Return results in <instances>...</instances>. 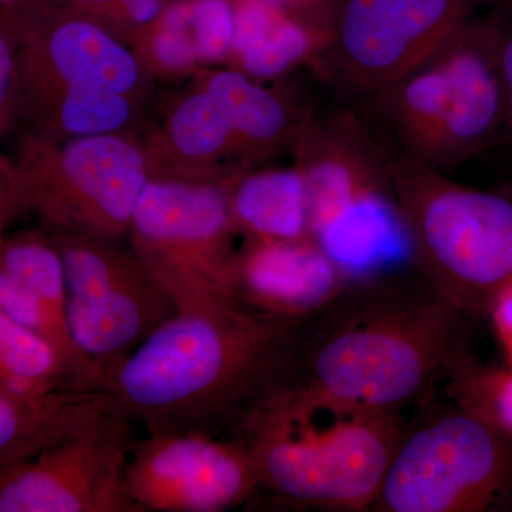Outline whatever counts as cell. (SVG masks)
I'll use <instances>...</instances> for the list:
<instances>
[{
	"instance_id": "cell-1",
	"label": "cell",
	"mask_w": 512,
	"mask_h": 512,
	"mask_svg": "<svg viewBox=\"0 0 512 512\" xmlns=\"http://www.w3.org/2000/svg\"><path fill=\"white\" fill-rule=\"evenodd\" d=\"M359 279L296 322L276 390L397 413L426 400L467 355V316L421 274Z\"/></svg>"
},
{
	"instance_id": "cell-2",
	"label": "cell",
	"mask_w": 512,
	"mask_h": 512,
	"mask_svg": "<svg viewBox=\"0 0 512 512\" xmlns=\"http://www.w3.org/2000/svg\"><path fill=\"white\" fill-rule=\"evenodd\" d=\"M296 322L235 298L177 312L111 370L99 393L146 433L234 431L281 386Z\"/></svg>"
},
{
	"instance_id": "cell-3",
	"label": "cell",
	"mask_w": 512,
	"mask_h": 512,
	"mask_svg": "<svg viewBox=\"0 0 512 512\" xmlns=\"http://www.w3.org/2000/svg\"><path fill=\"white\" fill-rule=\"evenodd\" d=\"M259 490L301 507H373L403 430L396 412L348 406L281 389L234 430Z\"/></svg>"
},
{
	"instance_id": "cell-4",
	"label": "cell",
	"mask_w": 512,
	"mask_h": 512,
	"mask_svg": "<svg viewBox=\"0 0 512 512\" xmlns=\"http://www.w3.org/2000/svg\"><path fill=\"white\" fill-rule=\"evenodd\" d=\"M394 201L421 275L467 318L512 282V201L453 183L409 157L390 164Z\"/></svg>"
},
{
	"instance_id": "cell-5",
	"label": "cell",
	"mask_w": 512,
	"mask_h": 512,
	"mask_svg": "<svg viewBox=\"0 0 512 512\" xmlns=\"http://www.w3.org/2000/svg\"><path fill=\"white\" fill-rule=\"evenodd\" d=\"M501 37L497 20L473 18L379 93L404 156L443 171L477 156L504 128Z\"/></svg>"
},
{
	"instance_id": "cell-6",
	"label": "cell",
	"mask_w": 512,
	"mask_h": 512,
	"mask_svg": "<svg viewBox=\"0 0 512 512\" xmlns=\"http://www.w3.org/2000/svg\"><path fill=\"white\" fill-rule=\"evenodd\" d=\"M511 491L512 440L456 404L403 430L372 508L483 512Z\"/></svg>"
},
{
	"instance_id": "cell-7",
	"label": "cell",
	"mask_w": 512,
	"mask_h": 512,
	"mask_svg": "<svg viewBox=\"0 0 512 512\" xmlns=\"http://www.w3.org/2000/svg\"><path fill=\"white\" fill-rule=\"evenodd\" d=\"M235 232L222 185L148 180L127 234L134 254L185 312L234 298Z\"/></svg>"
},
{
	"instance_id": "cell-8",
	"label": "cell",
	"mask_w": 512,
	"mask_h": 512,
	"mask_svg": "<svg viewBox=\"0 0 512 512\" xmlns=\"http://www.w3.org/2000/svg\"><path fill=\"white\" fill-rule=\"evenodd\" d=\"M52 242L62 259L73 340L106 380L173 318L177 306L133 249L117 247V239L56 232Z\"/></svg>"
},
{
	"instance_id": "cell-9",
	"label": "cell",
	"mask_w": 512,
	"mask_h": 512,
	"mask_svg": "<svg viewBox=\"0 0 512 512\" xmlns=\"http://www.w3.org/2000/svg\"><path fill=\"white\" fill-rule=\"evenodd\" d=\"M133 427L109 409L35 456L0 467V512H141L126 480Z\"/></svg>"
},
{
	"instance_id": "cell-10",
	"label": "cell",
	"mask_w": 512,
	"mask_h": 512,
	"mask_svg": "<svg viewBox=\"0 0 512 512\" xmlns=\"http://www.w3.org/2000/svg\"><path fill=\"white\" fill-rule=\"evenodd\" d=\"M490 0H342L325 55L343 86L377 93L413 72Z\"/></svg>"
},
{
	"instance_id": "cell-11",
	"label": "cell",
	"mask_w": 512,
	"mask_h": 512,
	"mask_svg": "<svg viewBox=\"0 0 512 512\" xmlns=\"http://www.w3.org/2000/svg\"><path fill=\"white\" fill-rule=\"evenodd\" d=\"M147 183L146 161L134 144L113 134L77 137L30 175L23 200L56 232L119 241Z\"/></svg>"
},
{
	"instance_id": "cell-12",
	"label": "cell",
	"mask_w": 512,
	"mask_h": 512,
	"mask_svg": "<svg viewBox=\"0 0 512 512\" xmlns=\"http://www.w3.org/2000/svg\"><path fill=\"white\" fill-rule=\"evenodd\" d=\"M126 480L141 512L227 511L259 490L247 448L204 433H146L131 450Z\"/></svg>"
},
{
	"instance_id": "cell-13",
	"label": "cell",
	"mask_w": 512,
	"mask_h": 512,
	"mask_svg": "<svg viewBox=\"0 0 512 512\" xmlns=\"http://www.w3.org/2000/svg\"><path fill=\"white\" fill-rule=\"evenodd\" d=\"M296 143L313 239L366 195L392 190L390 161L352 114L306 121Z\"/></svg>"
},
{
	"instance_id": "cell-14",
	"label": "cell",
	"mask_w": 512,
	"mask_h": 512,
	"mask_svg": "<svg viewBox=\"0 0 512 512\" xmlns=\"http://www.w3.org/2000/svg\"><path fill=\"white\" fill-rule=\"evenodd\" d=\"M349 282L313 238H249L232 268L237 301L288 320H302L325 308Z\"/></svg>"
},
{
	"instance_id": "cell-15",
	"label": "cell",
	"mask_w": 512,
	"mask_h": 512,
	"mask_svg": "<svg viewBox=\"0 0 512 512\" xmlns=\"http://www.w3.org/2000/svg\"><path fill=\"white\" fill-rule=\"evenodd\" d=\"M315 241L350 279L375 275L383 265L412 256L409 232L392 190L366 195Z\"/></svg>"
},
{
	"instance_id": "cell-16",
	"label": "cell",
	"mask_w": 512,
	"mask_h": 512,
	"mask_svg": "<svg viewBox=\"0 0 512 512\" xmlns=\"http://www.w3.org/2000/svg\"><path fill=\"white\" fill-rule=\"evenodd\" d=\"M46 46L49 62L66 87L126 96L140 79L136 57L90 20H56Z\"/></svg>"
},
{
	"instance_id": "cell-17",
	"label": "cell",
	"mask_w": 512,
	"mask_h": 512,
	"mask_svg": "<svg viewBox=\"0 0 512 512\" xmlns=\"http://www.w3.org/2000/svg\"><path fill=\"white\" fill-rule=\"evenodd\" d=\"M109 409L101 393L63 390L36 403L0 396V467L35 456Z\"/></svg>"
},
{
	"instance_id": "cell-18",
	"label": "cell",
	"mask_w": 512,
	"mask_h": 512,
	"mask_svg": "<svg viewBox=\"0 0 512 512\" xmlns=\"http://www.w3.org/2000/svg\"><path fill=\"white\" fill-rule=\"evenodd\" d=\"M228 195L237 232L261 239L312 238L305 183L298 167L249 174Z\"/></svg>"
},
{
	"instance_id": "cell-19",
	"label": "cell",
	"mask_w": 512,
	"mask_h": 512,
	"mask_svg": "<svg viewBox=\"0 0 512 512\" xmlns=\"http://www.w3.org/2000/svg\"><path fill=\"white\" fill-rule=\"evenodd\" d=\"M207 92L227 111L234 133L232 147L248 156L272 150L292 134L298 138L306 124H296L284 100L238 70L214 74Z\"/></svg>"
},
{
	"instance_id": "cell-20",
	"label": "cell",
	"mask_w": 512,
	"mask_h": 512,
	"mask_svg": "<svg viewBox=\"0 0 512 512\" xmlns=\"http://www.w3.org/2000/svg\"><path fill=\"white\" fill-rule=\"evenodd\" d=\"M63 390L70 387L55 349L0 311V396L36 403Z\"/></svg>"
},
{
	"instance_id": "cell-21",
	"label": "cell",
	"mask_w": 512,
	"mask_h": 512,
	"mask_svg": "<svg viewBox=\"0 0 512 512\" xmlns=\"http://www.w3.org/2000/svg\"><path fill=\"white\" fill-rule=\"evenodd\" d=\"M333 36L309 28L281 9L264 32L237 56L242 69L256 79H271L312 57L325 55Z\"/></svg>"
},
{
	"instance_id": "cell-22",
	"label": "cell",
	"mask_w": 512,
	"mask_h": 512,
	"mask_svg": "<svg viewBox=\"0 0 512 512\" xmlns=\"http://www.w3.org/2000/svg\"><path fill=\"white\" fill-rule=\"evenodd\" d=\"M447 380L454 403L512 440V370L481 365L467 353Z\"/></svg>"
},
{
	"instance_id": "cell-23",
	"label": "cell",
	"mask_w": 512,
	"mask_h": 512,
	"mask_svg": "<svg viewBox=\"0 0 512 512\" xmlns=\"http://www.w3.org/2000/svg\"><path fill=\"white\" fill-rule=\"evenodd\" d=\"M170 131L175 148L195 160L218 156L234 140L227 111L208 92L195 94L178 106Z\"/></svg>"
},
{
	"instance_id": "cell-24",
	"label": "cell",
	"mask_w": 512,
	"mask_h": 512,
	"mask_svg": "<svg viewBox=\"0 0 512 512\" xmlns=\"http://www.w3.org/2000/svg\"><path fill=\"white\" fill-rule=\"evenodd\" d=\"M131 116L124 94L66 87L57 117L64 131L76 137L107 136L126 126Z\"/></svg>"
},
{
	"instance_id": "cell-25",
	"label": "cell",
	"mask_w": 512,
	"mask_h": 512,
	"mask_svg": "<svg viewBox=\"0 0 512 512\" xmlns=\"http://www.w3.org/2000/svg\"><path fill=\"white\" fill-rule=\"evenodd\" d=\"M190 29L202 60L231 53L234 39L232 0H190Z\"/></svg>"
},
{
	"instance_id": "cell-26",
	"label": "cell",
	"mask_w": 512,
	"mask_h": 512,
	"mask_svg": "<svg viewBox=\"0 0 512 512\" xmlns=\"http://www.w3.org/2000/svg\"><path fill=\"white\" fill-rule=\"evenodd\" d=\"M153 46L156 59L168 69H183L200 60L190 29V0L164 9Z\"/></svg>"
},
{
	"instance_id": "cell-27",
	"label": "cell",
	"mask_w": 512,
	"mask_h": 512,
	"mask_svg": "<svg viewBox=\"0 0 512 512\" xmlns=\"http://www.w3.org/2000/svg\"><path fill=\"white\" fill-rule=\"evenodd\" d=\"M309 28L335 36L342 0H271Z\"/></svg>"
},
{
	"instance_id": "cell-28",
	"label": "cell",
	"mask_w": 512,
	"mask_h": 512,
	"mask_svg": "<svg viewBox=\"0 0 512 512\" xmlns=\"http://www.w3.org/2000/svg\"><path fill=\"white\" fill-rule=\"evenodd\" d=\"M488 315L493 319L495 330L510 359L512 370V282L505 286L500 295L495 298Z\"/></svg>"
},
{
	"instance_id": "cell-29",
	"label": "cell",
	"mask_w": 512,
	"mask_h": 512,
	"mask_svg": "<svg viewBox=\"0 0 512 512\" xmlns=\"http://www.w3.org/2000/svg\"><path fill=\"white\" fill-rule=\"evenodd\" d=\"M501 84L504 93V128H507L512 140V33L501 37L500 53H498Z\"/></svg>"
},
{
	"instance_id": "cell-30",
	"label": "cell",
	"mask_w": 512,
	"mask_h": 512,
	"mask_svg": "<svg viewBox=\"0 0 512 512\" xmlns=\"http://www.w3.org/2000/svg\"><path fill=\"white\" fill-rule=\"evenodd\" d=\"M113 6H119L124 15L137 25L153 23L154 20L160 19L165 9L164 0H123Z\"/></svg>"
},
{
	"instance_id": "cell-31",
	"label": "cell",
	"mask_w": 512,
	"mask_h": 512,
	"mask_svg": "<svg viewBox=\"0 0 512 512\" xmlns=\"http://www.w3.org/2000/svg\"><path fill=\"white\" fill-rule=\"evenodd\" d=\"M10 46L12 43L8 37V30L0 26V110L9 99L15 76V57Z\"/></svg>"
},
{
	"instance_id": "cell-32",
	"label": "cell",
	"mask_w": 512,
	"mask_h": 512,
	"mask_svg": "<svg viewBox=\"0 0 512 512\" xmlns=\"http://www.w3.org/2000/svg\"><path fill=\"white\" fill-rule=\"evenodd\" d=\"M74 2L87 6H113L116 3L123 2V0H74Z\"/></svg>"
},
{
	"instance_id": "cell-33",
	"label": "cell",
	"mask_w": 512,
	"mask_h": 512,
	"mask_svg": "<svg viewBox=\"0 0 512 512\" xmlns=\"http://www.w3.org/2000/svg\"><path fill=\"white\" fill-rule=\"evenodd\" d=\"M26 2V0H0V5L8 6V8H12V6L19 5V3Z\"/></svg>"
},
{
	"instance_id": "cell-34",
	"label": "cell",
	"mask_w": 512,
	"mask_h": 512,
	"mask_svg": "<svg viewBox=\"0 0 512 512\" xmlns=\"http://www.w3.org/2000/svg\"><path fill=\"white\" fill-rule=\"evenodd\" d=\"M508 504H510L511 507H512V491H511V494H510V498H508Z\"/></svg>"
},
{
	"instance_id": "cell-35",
	"label": "cell",
	"mask_w": 512,
	"mask_h": 512,
	"mask_svg": "<svg viewBox=\"0 0 512 512\" xmlns=\"http://www.w3.org/2000/svg\"><path fill=\"white\" fill-rule=\"evenodd\" d=\"M0 222H2V204H0Z\"/></svg>"
}]
</instances>
